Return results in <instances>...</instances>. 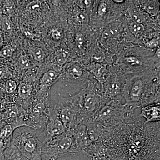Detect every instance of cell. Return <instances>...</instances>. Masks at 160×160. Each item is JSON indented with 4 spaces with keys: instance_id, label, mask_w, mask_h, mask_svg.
<instances>
[{
    "instance_id": "5",
    "label": "cell",
    "mask_w": 160,
    "mask_h": 160,
    "mask_svg": "<svg viewBox=\"0 0 160 160\" xmlns=\"http://www.w3.org/2000/svg\"><path fill=\"white\" fill-rule=\"evenodd\" d=\"M78 152L72 130L43 144L42 160H56L58 158Z\"/></svg>"
},
{
    "instance_id": "28",
    "label": "cell",
    "mask_w": 160,
    "mask_h": 160,
    "mask_svg": "<svg viewBox=\"0 0 160 160\" xmlns=\"http://www.w3.org/2000/svg\"><path fill=\"white\" fill-rule=\"evenodd\" d=\"M108 7L106 3H100L98 8V14L99 16H104L107 13Z\"/></svg>"
},
{
    "instance_id": "18",
    "label": "cell",
    "mask_w": 160,
    "mask_h": 160,
    "mask_svg": "<svg viewBox=\"0 0 160 160\" xmlns=\"http://www.w3.org/2000/svg\"><path fill=\"white\" fill-rule=\"evenodd\" d=\"M2 89L6 94L12 95L14 94L18 87V83L15 80L7 79L5 80L2 84Z\"/></svg>"
},
{
    "instance_id": "1",
    "label": "cell",
    "mask_w": 160,
    "mask_h": 160,
    "mask_svg": "<svg viewBox=\"0 0 160 160\" xmlns=\"http://www.w3.org/2000/svg\"><path fill=\"white\" fill-rule=\"evenodd\" d=\"M140 114L105 129L102 142L113 160H160V122L146 123Z\"/></svg>"
},
{
    "instance_id": "12",
    "label": "cell",
    "mask_w": 160,
    "mask_h": 160,
    "mask_svg": "<svg viewBox=\"0 0 160 160\" xmlns=\"http://www.w3.org/2000/svg\"><path fill=\"white\" fill-rule=\"evenodd\" d=\"M22 127L18 122L7 123L0 122V157L11 142L15 130Z\"/></svg>"
},
{
    "instance_id": "37",
    "label": "cell",
    "mask_w": 160,
    "mask_h": 160,
    "mask_svg": "<svg viewBox=\"0 0 160 160\" xmlns=\"http://www.w3.org/2000/svg\"><path fill=\"white\" fill-rule=\"evenodd\" d=\"M22 160H27V159L23 157Z\"/></svg>"
},
{
    "instance_id": "26",
    "label": "cell",
    "mask_w": 160,
    "mask_h": 160,
    "mask_svg": "<svg viewBox=\"0 0 160 160\" xmlns=\"http://www.w3.org/2000/svg\"><path fill=\"white\" fill-rule=\"evenodd\" d=\"M126 62L132 66H140L142 65V62L138 58L134 56H129L125 58Z\"/></svg>"
},
{
    "instance_id": "3",
    "label": "cell",
    "mask_w": 160,
    "mask_h": 160,
    "mask_svg": "<svg viewBox=\"0 0 160 160\" xmlns=\"http://www.w3.org/2000/svg\"><path fill=\"white\" fill-rule=\"evenodd\" d=\"M11 144L28 160H42L43 143L37 136L35 129L22 126L15 130Z\"/></svg>"
},
{
    "instance_id": "36",
    "label": "cell",
    "mask_w": 160,
    "mask_h": 160,
    "mask_svg": "<svg viewBox=\"0 0 160 160\" xmlns=\"http://www.w3.org/2000/svg\"><path fill=\"white\" fill-rule=\"evenodd\" d=\"M2 122V117H1V113H0V122Z\"/></svg>"
},
{
    "instance_id": "10",
    "label": "cell",
    "mask_w": 160,
    "mask_h": 160,
    "mask_svg": "<svg viewBox=\"0 0 160 160\" xmlns=\"http://www.w3.org/2000/svg\"><path fill=\"white\" fill-rule=\"evenodd\" d=\"M124 86L125 85L118 77H110L106 80L103 87L104 95L109 100L121 102Z\"/></svg>"
},
{
    "instance_id": "21",
    "label": "cell",
    "mask_w": 160,
    "mask_h": 160,
    "mask_svg": "<svg viewBox=\"0 0 160 160\" xmlns=\"http://www.w3.org/2000/svg\"><path fill=\"white\" fill-rule=\"evenodd\" d=\"M18 65L21 69L26 70L31 69L33 64L27 57L22 55L19 58Z\"/></svg>"
},
{
    "instance_id": "27",
    "label": "cell",
    "mask_w": 160,
    "mask_h": 160,
    "mask_svg": "<svg viewBox=\"0 0 160 160\" xmlns=\"http://www.w3.org/2000/svg\"><path fill=\"white\" fill-rule=\"evenodd\" d=\"M41 6V2L39 1H33L27 5L26 9L29 12L37 11Z\"/></svg>"
},
{
    "instance_id": "23",
    "label": "cell",
    "mask_w": 160,
    "mask_h": 160,
    "mask_svg": "<svg viewBox=\"0 0 160 160\" xmlns=\"http://www.w3.org/2000/svg\"><path fill=\"white\" fill-rule=\"evenodd\" d=\"M129 29L133 34L139 35L144 32L145 27L141 23L133 22L130 24Z\"/></svg>"
},
{
    "instance_id": "25",
    "label": "cell",
    "mask_w": 160,
    "mask_h": 160,
    "mask_svg": "<svg viewBox=\"0 0 160 160\" xmlns=\"http://www.w3.org/2000/svg\"><path fill=\"white\" fill-rule=\"evenodd\" d=\"M68 55L66 51L59 50L56 54V58L58 63L63 64L65 63L67 60Z\"/></svg>"
},
{
    "instance_id": "33",
    "label": "cell",
    "mask_w": 160,
    "mask_h": 160,
    "mask_svg": "<svg viewBox=\"0 0 160 160\" xmlns=\"http://www.w3.org/2000/svg\"><path fill=\"white\" fill-rule=\"evenodd\" d=\"M3 43V38L2 36L0 35V49L2 48Z\"/></svg>"
},
{
    "instance_id": "20",
    "label": "cell",
    "mask_w": 160,
    "mask_h": 160,
    "mask_svg": "<svg viewBox=\"0 0 160 160\" xmlns=\"http://www.w3.org/2000/svg\"><path fill=\"white\" fill-rule=\"evenodd\" d=\"M119 34V30L116 27H109L105 29L102 36V41H106L116 37Z\"/></svg>"
},
{
    "instance_id": "35",
    "label": "cell",
    "mask_w": 160,
    "mask_h": 160,
    "mask_svg": "<svg viewBox=\"0 0 160 160\" xmlns=\"http://www.w3.org/2000/svg\"><path fill=\"white\" fill-rule=\"evenodd\" d=\"M115 2L116 3H118V4H119V3H123V2H124V1H122H122H113Z\"/></svg>"
},
{
    "instance_id": "22",
    "label": "cell",
    "mask_w": 160,
    "mask_h": 160,
    "mask_svg": "<svg viewBox=\"0 0 160 160\" xmlns=\"http://www.w3.org/2000/svg\"><path fill=\"white\" fill-rule=\"evenodd\" d=\"M15 50V48L12 45H6L0 49V57L5 58L11 57Z\"/></svg>"
},
{
    "instance_id": "4",
    "label": "cell",
    "mask_w": 160,
    "mask_h": 160,
    "mask_svg": "<svg viewBox=\"0 0 160 160\" xmlns=\"http://www.w3.org/2000/svg\"><path fill=\"white\" fill-rule=\"evenodd\" d=\"M82 97V90L73 96L62 99L54 106L66 131L74 129L84 122Z\"/></svg>"
},
{
    "instance_id": "6",
    "label": "cell",
    "mask_w": 160,
    "mask_h": 160,
    "mask_svg": "<svg viewBox=\"0 0 160 160\" xmlns=\"http://www.w3.org/2000/svg\"><path fill=\"white\" fill-rule=\"evenodd\" d=\"M82 92L83 123L91 121L100 109L110 100L103 94L101 87L96 82H89L86 89H82Z\"/></svg>"
},
{
    "instance_id": "8",
    "label": "cell",
    "mask_w": 160,
    "mask_h": 160,
    "mask_svg": "<svg viewBox=\"0 0 160 160\" xmlns=\"http://www.w3.org/2000/svg\"><path fill=\"white\" fill-rule=\"evenodd\" d=\"M41 133L42 142H49L65 133L66 129L63 125L55 107H50L45 128Z\"/></svg>"
},
{
    "instance_id": "17",
    "label": "cell",
    "mask_w": 160,
    "mask_h": 160,
    "mask_svg": "<svg viewBox=\"0 0 160 160\" xmlns=\"http://www.w3.org/2000/svg\"><path fill=\"white\" fill-rule=\"evenodd\" d=\"M0 28L2 31L7 34H11L13 31V25L10 17L2 16L0 18Z\"/></svg>"
},
{
    "instance_id": "30",
    "label": "cell",
    "mask_w": 160,
    "mask_h": 160,
    "mask_svg": "<svg viewBox=\"0 0 160 160\" xmlns=\"http://www.w3.org/2000/svg\"><path fill=\"white\" fill-rule=\"evenodd\" d=\"M143 8L148 11V12L152 14H155L156 9L154 6H152L151 4L149 3H146L145 4H142Z\"/></svg>"
},
{
    "instance_id": "14",
    "label": "cell",
    "mask_w": 160,
    "mask_h": 160,
    "mask_svg": "<svg viewBox=\"0 0 160 160\" xmlns=\"http://www.w3.org/2000/svg\"><path fill=\"white\" fill-rule=\"evenodd\" d=\"M84 154L88 160H113L102 142L92 143Z\"/></svg>"
},
{
    "instance_id": "16",
    "label": "cell",
    "mask_w": 160,
    "mask_h": 160,
    "mask_svg": "<svg viewBox=\"0 0 160 160\" xmlns=\"http://www.w3.org/2000/svg\"><path fill=\"white\" fill-rule=\"evenodd\" d=\"M22 156L18 149L11 143L0 157V160H22Z\"/></svg>"
},
{
    "instance_id": "19",
    "label": "cell",
    "mask_w": 160,
    "mask_h": 160,
    "mask_svg": "<svg viewBox=\"0 0 160 160\" xmlns=\"http://www.w3.org/2000/svg\"><path fill=\"white\" fill-rule=\"evenodd\" d=\"M30 53L33 59L38 62H42L45 60L46 53L42 48L38 46H32L30 49Z\"/></svg>"
},
{
    "instance_id": "32",
    "label": "cell",
    "mask_w": 160,
    "mask_h": 160,
    "mask_svg": "<svg viewBox=\"0 0 160 160\" xmlns=\"http://www.w3.org/2000/svg\"><path fill=\"white\" fill-rule=\"evenodd\" d=\"M91 1H82V3L83 5H84V6H86V7H88L91 4Z\"/></svg>"
},
{
    "instance_id": "29",
    "label": "cell",
    "mask_w": 160,
    "mask_h": 160,
    "mask_svg": "<svg viewBox=\"0 0 160 160\" xmlns=\"http://www.w3.org/2000/svg\"><path fill=\"white\" fill-rule=\"evenodd\" d=\"M159 38H155L147 42L146 44V46L147 48L150 49L156 48L159 44Z\"/></svg>"
},
{
    "instance_id": "31",
    "label": "cell",
    "mask_w": 160,
    "mask_h": 160,
    "mask_svg": "<svg viewBox=\"0 0 160 160\" xmlns=\"http://www.w3.org/2000/svg\"><path fill=\"white\" fill-rule=\"evenodd\" d=\"M52 37L54 40H59L62 38V31L58 29H53L52 31Z\"/></svg>"
},
{
    "instance_id": "24",
    "label": "cell",
    "mask_w": 160,
    "mask_h": 160,
    "mask_svg": "<svg viewBox=\"0 0 160 160\" xmlns=\"http://www.w3.org/2000/svg\"><path fill=\"white\" fill-rule=\"evenodd\" d=\"M12 1H5L3 7L4 15L11 17L13 13V3Z\"/></svg>"
},
{
    "instance_id": "2",
    "label": "cell",
    "mask_w": 160,
    "mask_h": 160,
    "mask_svg": "<svg viewBox=\"0 0 160 160\" xmlns=\"http://www.w3.org/2000/svg\"><path fill=\"white\" fill-rule=\"evenodd\" d=\"M138 109L126 104L123 105L118 101L110 100L90 121L99 124L106 129L112 128L122 125L134 116Z\"/></svg>"
},
{
    "instance_id": "7",
    "label": "cell",
    "mask_w": 160,
    "mask_h": 160,
    "mask_svg": "<svg viewBox=\"0 0 160 160\" xmlns=\"http://www.w3.org/2000/svg\"><path fill=\"white\" fill-rule=\"evenodd\" d=\"M50 107L49 96L35 97L31 106L26 111V126L35 130L44 129Z\"/></svg>"
},
{
    "instance_id": "15",
    "label": "cell",
    "mask_w": 160,
    "mask_h": 160,
    "mask_svg": "<svg viewBox=\"0 0 160 160\" xmlns=\"http://www.w3.org/2000/svg\"><path fill=\"white\" fill-rule=\"evenodd\" d=\"M140 114L145 120L146 123L160 122V103L150 104L141 107Z\"/></svg>"
},
{
    "instance_id": "9",
    "label": "cell",
    "mask_w": 160,
    "mask_h": 160,
    "mask_svg": "<svg viewBox=\"0 0 160 160\" xmlns=\"http://www.w3.org/2000/svg\"><path fill=\"white\" fill-rule=\"evenodd\" d=\"M61 71L56 69H49L41 74L34 83L37 95H49L52 86L59 80Z\"/></svg>"
},
{
    "instance_id": "13",
    "label": "cell",
    "mask_w": 160,
    "mask_h": 160,
    "mask_svg": "<svg viewBox=\"0 0 160 160\" xmlns=\"http://www.w3.org/2000/svg\"><path fill=\"white\" fill-rule=\"evenodd\" d=\"M72 130L77 146L78 152L84 154L92 143L88 137L86 125L82 123Z\"/></svg>"
},
{
    "instance_id": "34",
    "label": "cell",
    "mask_w": 160,
    "mask_h": 160,
    "mask_svg": "<svg viewBox=\"0 0 160 160\" xmlns=\"http://www.w3.org/2000/svg\"><path fill=\"white\" fill-rule=\"evenodd\" d=\"M156 54L157 55V56L159 58H160V49L159 48V49H157V50L156 51Z\"/></svg>"
},
{
    "instance_id": "11",
    "label": "cell",
    "mask_w": 160,
    "mask_h": 160,
    "mask_svg": "<svg viewBox=\"0 0 160 160\" xmlns=\"http://www.w3.org/2000/svg\"><path fill=\"white\" fill-rule=\"evenodd\" d=\"M85 80L82 68L77 63L66 64L61 71L59 80L65 82L80 83Z\"/></svg>"
}]
</instances>
